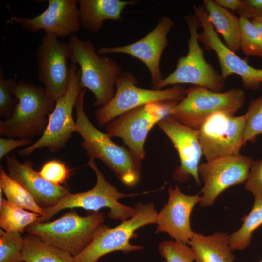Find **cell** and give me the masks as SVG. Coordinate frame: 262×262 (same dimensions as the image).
<instances>
[{
  "mask_svg": "<svg viewBox=\"0 0 262 262\" xmlns=\"http://www.w3.org/2000/svg\"><path fill=\"white\" fill-rule=\"evenodd\" d=\"M85 93L86 89L81 90L75 105V132L82 138L81 146L89 159L102 161L124 184L134 186L140 178L141 162L127 147L114 142L91 123L84 108Z\"/></svg>",
  "mask_w": 262,
  "mask_h": 262,
  "instance_id": "6da1fadb",
  "label": "cell"
},
{
  "mask_svg": "<svg viewBox=\"0 0 262 262\" xmlns=\"http://www.w3.org/2000/svg\"><path fill=\"white\" fill-rule=\"evenodd\" d=\"M13 90L18 102L12 116L0 120V135L31 140L41 136L56 101L48 95L44 87L33 83L19 81Z\"/></svg>",
  "mask_w": 262,
  "mask_h": 262,
  "instance_id": "7a4b0ae2",
  "label": "cell"
},
{
  "mask_svg": "<svg viewBox=\"0 0 262 262\" xmlns=\"http://www.w3.org/2000/svg\"><path fill=\"white\" fill-rule=\"evenodd\" d=\"M68 44L69 60L79 69L81 89L87 88L93 93L94 106L106 105L115 94L117 79L123 71L120 66L111 58L98 54L92 41L82 40L75 34L70 36Z\"/></svg>",
  "mask_w": 262,
  "mask_h": 262,
  "instance_id": "3957f363",
  "label": "cell"
},
{
  "mask_svg": "<svg viewBox=\"0 0 262 262\" xmlns=\"http://www.w3.org/2000/svg\"><path fill=\"white\" fill-rule=\"evenodd\" d=\"M104 221L102 212L91 211L83 216L71 210L53 221L34 222L25 231L74 257L90 245Z\"/></svg>",
  "mask_w": 262,
  "mask_h": 262,
  "instance_id": "277c9868",
  "label": "cell"
},
{
  "mask_svg": "<svg viewBox=\"0 0 262 262\" xmlns=\"http://www.w3.org/2000/svg\"><path fill=\"white\" fill-rule=\"evenodd\" d=\"M87 165L95 173L96 182L95 186L85 192L69 193L55 206L43 209L44 214L36 222H48L59 212L74 208H82L98 212L102 208L108 207L110 209L108 217L121 222L132 217L135 214V207L124 205L119 200L139 194H126L119 191L115 186L106 180L95 160L89 159Z\"/></svg>",
  "mask_w": 262,
  "mask_h": 262,
  "instance_id": "5b68a950",
  "label": "cell"
},
{
  "mask_svg": "<svg viewBox=\"0 0 262 262\" xmlns=\"http://www.w3.org/2000/svg\"><path fill=\"white\" fill-rule=\"evenodd\" d=\"M135 214L114 228L103 224L90 245L74 257V262H97L102 257L115 251L124 253L139 250L143 246L132 245L130 241L136 236L142 227L156 224L158 213L153 204L139 202L135 207Z\"/></svg>",
  "mask_w": 262,
  "mask_h": 262,
  "instance_id": "8992f818",
  "label": "cell"
},
{
  "mask_svg": "<svg viewBox=\"0 0 262 262\" xmlns=\"http://www.w3.org/2000/svg\"><path fill=\"white\" fill-rule=\"evenodd\" d=\"M190 33L186 55L180 57L175 70L162 79L153 88L161 90L168 85L191 84L214 92H221L225 80L214 67L208 63L199 45L198 31L200 22L194 14L184 17Z\"/></svg>",
  "mask_w": 262,
  "mask_h": 262,
  "instance_id": "52a82bcc",
  "label": "cell"
},
{
  "mask_svg": "<svg viewBox=\"0 0 262 262\" xmlns=\"http://www.w3.org/2000/svg\"><path fill=\"white\" fill-rule=\"evenodd\" d=\"M242 89L214 92L194 86L186 89L185 98L173 108L171 116L188 127L198 130L213 114L222 112L234 115L245 101Z\"/></svg>",
  "mask_w": 262,
  "mask_h": 262,
  "instance_id": "ba28073f",
  "label": "cell"
},
{
  "mask_svg": "<svg viewBox=\"0 0 262 262\" xmlns=\"http://www.w3.org/2000/svg\"><path fill=\"white\" fill-rule=\"evenodd\" d=\"M137 79L133 75L127 71L122 72L117 79L112 99L95 111L96 120L100 128L137 107L155 102L181 101L186 94V89L180 85L156 90L142 88L137 86Z\"/></svg>",
  "mask_w": 262,
  "mask_h": 262,
  "instance_id": "9c48e42d",
  "label": "cell"
},
{
  "mask_svg": "<svg viewBox=\"0 0 262 262\" xmlns=\"http://www.w3.org/2000/svg\"><path fill=\"white\" fill-rule=\"evenodd\" d=\"M178 103L155 102L131 110L107 124L106 133L111 138H121L135 159L141 162L146 155L144 144L149 132L155 125L171 115Z\"/></svg>",
  "mask_w": 262,
  "mask_h": 262,
  "instance_id": "30bf717a",
  "label": "cell"
},
{
  "mask_svg": "<svg viewBox=\"0 0 262 262\" xmlns=\"http://www.w3.org/2000/svg\"><path fill=\"white\" fill-rule=\"evenodd\" d=\"M69 67L67 90L56 100L44 132L36 141L20 150V155L28 156L44 148H48L52 153L57 152L67 146L75 132L76 121L73 117V110L82 89L79 84L80 71L78 65L71 62Z\"/></svg>",
  "mask_w": 262,
  "mask_h": 262,
  "instance_id": "8fae6325",
  "label": "cell"
},
{
  "mask_svg": "<svg viewBox=\"0 0 262 262\" xmlns=\"http://www.w3.org/2000/svg\"><path fill=\"white\" fill-rule=\"evenodd\" d=\"M245 115L234 116L219 112L210 116L198 131L206 161L240 153L243 144Z\"/></svg>",
  "mask_w": 262,
  "mask_h": 262,
  "instance_id": "7c38bea8",
  "label": "cell"
},
{
  "mask_svg": "<svg viewBox=\"0 0 262 262\" xmlns=\"http://www.w3.org/2000/svg\"><path fill=\"white\" fill-rule=\"evenodd\" d=\"M253 159L240 153L206 161L199 165V174L203 182L199 204H213L219 195L227 188L245 183Z\"/></svg>",
  "mask_w": 262,
  "mask_h": 262,
  "instance_id": "4fadbf2b",
  "label": "cell"
},
{
  "mask_svg": "<svg viewBox=\"0 0 262 262\" xmlns=\"http://www.w3.org/2000/svg\"><path fill=\"white\" fill-rule=\"evenodd\" d=\"M194 15L199 19L202 31L198 33V39L207 50H213L217 56L221 76L225 80L232 74L240 76L243 86L246 89L256 90L262 83V68L251 66L245 60L229 49L221 40L213 26L208 19L204 7L193 6Z\"/></svg>",
  "mask_w": 262,
  "mask_h": 262,
  "instance_id": "5bb4252c",
  "label": "cell"
},
{
  "mask_svg": "<svg viewBox=\"0 0 262 262\" xmlns=\"http://www.w3.org/2000/svg\"><path fill=\"white\" fill-rule=\"evenodd\" d=\"M69 56L68 43L50 34L42 37L36 53L38 76L48 95L55 101L66 93L68 87Z\"/></svg>",
  "mask_w": 262,
  "mask_h": 262,
  "instance_id": "9a60e30c",
  "label": "cell"
},
{
  "mask_svg": "<svg viewBox=\"0 0 262 262\" xmlns=\"http://www.w3.org/2000/svg\"><path fill=\"white\" fill-rule=\"evenodd\" d=\"M158 125L172 142L180 159V164L175 169L173 179L183 182L192 177L199 186L201 184L199 166L203 152L198 130L181 124L171 115Z\"/></svg>",
  "mask_w": 262,
  "mask_h": 262,
  "instance_id": "2e32d148",
  "label": "cell"
},
{
  "mask_svg": "<svg viewBox=\"0 0 262 262\" xmlns=\"http://www.w3.org/2000/svg\"><path fill=\"white\" fill-rule=\"evenodd\" d=\"M47 8L33 18L13 16L10 23L18 24L32 33L40 30L58 38L74 34L81 26L77 0H49Z\"/></svg>",
  "mask_w": 262,
  "mask_h": 262,
  "instance_id": "e0dca14e",
  "label": "cell"
},
{
  "mask_svg": "<svg viewBox=\"0 0 262 262\" xmlns=\"http://www.w3.org/2000/svg\"><path fill=\"white\" fill-rule=\"evenodd\" d=\"M173 25L170 18L162 17L154 29L141 39L122 46L100 47L97 52L99 55L124 53L138 58L148 68L153 88L164 79L160 69V62L163 52L168 45V33Z\"/></svg>",
  "mask_w": 262,
  "mask_h": 262,
  "instance_id": "ac0fdd59",
  "label": "cell"
},
{
  "mask_svg": "<svg viewBox=\"0 0 262 262\" xmlns=\"http://www.w3.org/2000/svg\"><path fill=\"white\" fill-rule=\"evenodd\" d=\"M168 199L158 213L156 231L166 233L175 241L187 244L194 232L192 230L190 216L201 196L185 194L178 185L168 189Z\"/></svg>",
  "mask_w": 262,
  "mask_h": 262,
  "instance_id": "d6986e66",
  "label": "cell"
},
{
  "mask_svg": "<svg viewBox=\"0 0 262 262\" xmlns=\"http://www.w3.org/2000/svg\"><path fill=\"white\" fill-rule=\"evenodd\" d=\"M8 175L25 189L38 205L43 209L56 205L70 193L66 187L53 184L33 168L29 160L21 163L14 155L6 157Z\"/></svg>",
  "mask_w": 262,
  "mask_h": 262,
  "instance_id": "ffe728a7",
  "label": "cell"
},
{
  "mask_svg": "<svg viewBox=\"0 0 262 262\" xmlns=\"http://www.w3.org/2000/svg\"><path fill=\"white\" fill-rule=\"evenodd\" d=\"M81 25L92 33L102 28L107 20L120 21L121 14L127 5L133 6L138 1L120 0H78Z\"/></svg>",
  "mask_w": 262,
  "mask_h": 262,
  "instance_id": "44dd1931",
  "label": "cell"
},
{
  "mask_svg": "<svg viewBox=\"0 0 262 262\" xmlns=\"http://www.w3.org/2000/svg\"><path fill=\"white\" fill-rule=\"evenodd\" d=\"M196 262H234L229 246V235L216 232L210 235L195 232L188 242Z\"/></svg>",
  "mask_w": 262,
  "mask_h": 262,
  "instance_id": "7402d4cb",
  "label": "cell"
},
{
  "mask_svg": "<svg viewBox=\"0 0 262 262\" xmlns=\"http://www.w3.org/2000/svg\"><path fill=\"white\" fill-rule=\"evenodd\" d=\"M208 19L222 36L226 46L236 53L240 49V17L218 4L214 0L203 1Z\"/></svg>",
  "mask_w": 262,
  "mask_h": 262,
  "instance_id": "603a6c76",
  "label": "cell"
},
{
  "mask_svg": "<svg viewBox=\"0 0 262 262\" xmlns=\"http://www.w3.org/2000/svg\"><path fill=\"white\" fill-rule=\"evenodd\" d=\"M23 238V262H74L71 254L48 244L38 236L29 234Z\"/></svg>",
  "mask_w": 262,
  "mask_h": 262,
  "instance_id": "cb8c5ba5",
  "label": "cell"
},
{
  "mask_svg": "<svg viewBox=\"0 0 262 262\" xmlns=\"http://www.w3.org/2000/svg\"><path fill=\"white\" fill-rule=\"evenodd\" d=\"M254 196V202L250 212L242 218L241 227L229 235V246L233 251L248 247L254 232L262 225V196Z\"/></svg>",
  "mask_w": 262,
  "mask_h": 262,
  "instance_id": "d4e9b609",
  "label": "cell"
},
{
  "mask_svg": "<svg viewBox=\"0 0 262 262\" xmlns=\"http://www.w3.org/2000/svg\"><path fill=\"white\" fill-rule=\"evenodd\" d=\"M41 215L17 207L4 198L0 202V227L7 232L23 233L26 228L38 221Z\"/></svg>",
  "mask_w": 262,
  "mask_h": 262,
  "instance_id": "484cf974",
  "label": "cell"
},
{
  "mask_svg": "<svg viewBox=\"0 0 262 262\" xmlns=\"http://www.w3.org/2000/svg\"><path fill=\"white\" fill-rule=\"evenodd\" d=\"M0 187L4 193L7 200L19 208L27 210L41 216L43 209L39 207L32 196L21 186L13 180L0 166Z\"/></svg>",
  "mask_w": 262,
  "mask_h": 262,
  "instance_id": "4316f807",
  "label": "cell"
},
{
  "mask_svg": "<svg viewBox=\"0 0 262 262\" xmlns=\"http://www.w3.org/2000/svg\"><path fill=\"white\" fill-rule=\"evenodd\" d=\"M240 47L248 56L262 58V35L251 20L240 17Z\"/></svg>",
  "mask_w": 262,
  "mask_h": 262,
  "instance_id": "83f0119b",
  "label": "cell"
},
{
  "mask_svg": "<svg viewBox=\"0 0 262 262\" xmlns=\"http://www.w3.org/2000/svg\"><path fill=\"white\" fill-rule=\"evenodd\" d=\"M24 238L19 232L0 230V262H23Z\"/></svg>",
  "mask_w": 262,
  "mask_h": 262,
  "instance_id": "f1b7e54d",
  "label": "cell"
},
{
  "mask_svg": "<svg viewBox=\"0 0 262 262\" xmlns=\"http://www.w3.org/2000/svg\"><path fill=\"white\" fill-rule=\"evenodd\" d=\"M244 115V145L247 142H254L258 135H262V95L251 101Z\"/></svg>",
  "mask_w": 262,
  "mask_h": 262,
  "instance_id": "f546056e",
  "label": "cell"
},
{
  "mask_svg": "<svg viewBox=\"0 0 262 262\" xmlns=\"http://www.w3.org/2000/svg\"><path fill=\"white\" fill-rule=\"evenodd\" d=\"M158 249L166 262H193L194 261L191 247L182 242L164 241L159 244Z\"/></svg>",
  "mask_w": 262,
  "mask_h": 262,
  "instance_id": "4dcf8cb0",
  "label": "cell"
},
{
  "mask_svg": "<svg viewBox=\"0 0 262 262\" xmlns=\"http://www.w3.org/2000/svg\"><path fill=\"white\" fill-rule=\"evenodd\" d=\"M14 78L5 79L2 67H0V116L5 119L11 117L18 102L13 87L16 82Z\"/></svg>",
  "mask_w": 262,
  "mask_h": 262,
  "instance_id": "1f68e13d",
  "label": "cell"
},
{
  "mask_svg": "<svg viewBox=\"0 0 262 262\" xmlns=\"http://www.w3.org/2000/svg\"><path fill=\"white\" fill-rule=\"evenodd\" d=\"M71 170L62 161L51 160L43 165L39 173L49 182L61 185L66 182L71 175Z\"/></svg>",
  "mask_w": 262,
  "mask_h": 262,
  "instance_id": "d6a6232c",
  "label": "cell"
},
{
  "mask_svg": "<svg viewBox=\"0 0 262 262\" xmlns=\"http://www.w3.org/2000/svg\"><path fill=\"white\" fill-rule=\"evenodd\" d=\"M245 183L246 190L262 196V159L253 161Z\"/></svg>",
  "mask_w": 262,
  "mask_h": 262,
  "instance_id": "836d02e7",
  "label": "cell"
},
{
  "mask_svg": "<svg viewBox=\"0 0 262 262\" xmlns=\"http://www.w3.org/2000/svg\"><path fill=\"white\" fill-rule=\"evenodd\" d=\"M236 12L240 17L250 20L262 18V0H241Z\"/></svg>",
  "mask_w": 262,
  "mask_h": 262,
  "instance_id": "e575fe53",
  "label": "cell"
},
{
  "mask_svg": "<svg viewBox=\"0 0 262 262\" xmlns=\"http://www.w3.org/2000/svg\"><path fill=\"white\" fill-rule=\"evenodd\" d=\"M31 139H14L13 138L5 139L0 138V160L3 159L5 156H7L8 154L14 149L23 147L25 146L30 145L32 144Z\"/></svg>",
  "mask_w": 262,
  "mask_h": 262,
  "instance_id": "d590c367",
  "label": "cell"
},
{
  "mask_svg": "<svg viewBox=\"0 0 262 262\" xmlns=\"http://www.w3.org/2000/svg\"><path fill=\"white\" fill-rule=\"evenodd\" d=\"M220 6L227 9L236 11L241 3V0H215Z\"/></svg>",
  "mask_w": 262,
  "mask_h": 262,
  "instance_id": "8d00e7d4",
  "label": "cell"
},
{
  "mask_svg": "<svg viewBox=\"0 0 262 262\" xmlns=\"http://www.w3.org/2000/svg\"><path fill=\"white\" fill-rule=\"evenodd\" d=\"M254 25L258 29L259 31L262 35V18H257L251 20Z\"/></svg>",
  "mask_w": 262,
  "mask_h": 262,
  "instance_id": "74e56055",
  "label": "cell"
},
{
  "mask_svg": "<svg viewBox=\"0 0 262 262\" xmlns=\"http://www.w3.org/2000/svg\"><path fill=\"white\" fill-rule=\"evenodd\" d=\"M258 262H262V259L261 260L259 261Z\"/></svg>",
  "mask_w": 262,
  "mask_h": 262,
  "instance_id": "f35d334b",
  "label": "cell"
}]
</instances>
